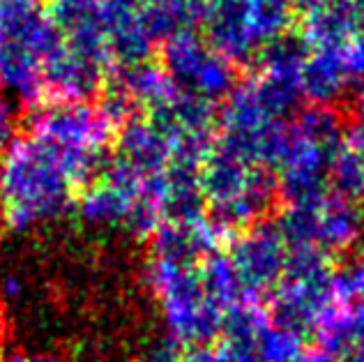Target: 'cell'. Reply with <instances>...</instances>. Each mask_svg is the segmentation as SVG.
<instances>
[{"mask_svg":"<svg viewBox=\"0 0 364 362\" xmlns=\"http://www.w3.org/2000/svg\"><path fill=\"white\" fill-rule=\"evenodd\" d=\"M81 189L70 159L28 132L0 150V222L9 231H31L63 217Z\"/></svg>","mask_w":364,"mask_h":362,"instance_id":"7a4b0ae2","label":"cell"},{"mask_svg":"<svg viewBox=\"0 0 364 362\" xmlns=\"http://www.w3.org/2000/svg\"><path fill=\"white\" fill-rule=\"evenodd\" d=\"M60 40L40 0H0V90L21 109L46 100L44 63Z\"/></svg>","mask_w":364,"mask_h":362,"instance_id":"277c9868","label":"cell"},{"mask_svg":"<svg viewBox=\"0 0 364 362\" xmlns=\"http://www.w3.org/2000/svg\"><path fill=\"white\" fill-rule=\"evenodd\" d=\"M277 224L291 250L311 247L334 259L350 252L364 238V203L328 192L309 203L284 206Z\"/></svg>","mask_w":364,"mask_h":362,"instance_id":"30bf717a","label":"cell"},{"mask_svg":"<svg viewBox=\"0 0 364 362\" xmlns=\"http://www.w3.org/2000/svg\"><path fill=\"white\" fill-rule=\"evenodd\" d=\"M346 5L353 12V18H355L358 35H364V0H346Z\"/></svg>","mask_w":364,"mask_h":362,"instance_id":"f1b7e54d","label":"cell"},{"mask_svg":"<svg viewBox=\"0 0 364 362\" xmlns=\"http://www.w3.org/2000/svg\"><path fill=\"white\" fill-rule=\"evenodd\" d=\"M334 259L311 247H293L284 277L267 298L270 319L300 335L316 332L328 312L343 304L337 291Z\"/></svg>","mask_w":364,"mask_h":362,"instance_id":"9c48e42d","label":"cell"},{"mask_svg":"<svg viewBox=\"0 0 364 362\" xmlns=\"http://www.w3.org/2000/svg\"><path fill=\"white\" fill-rule=\"evenodd\" d=\"M291 3L295 7V14H304V12H309V9H314V7L328 3V0H291Z\"/></svg>","mask_w":364,"mask_h":362,"instance_id":"f546056e","label":"cell"},{"mask_svg":"<svg viewBox=\"0 0 364 362\" xmlns=\"http://www.w3.org/2000/svg\"><path fill=\"white\" fill-rule=\"evenodd\" d=\"M346 122L334 107L298 109L286 122L272 174L284 206H302L330 192L332 161L346 139Z\"/></svg>","mask_w":364,"mask_h":362,"instance_id":"3957f363","label":"cell"},{"mask_svg":"<svg viewBox=\"0 0 364 362\" xmlns=\"http://www.w3.org/2000/svg\"><path fill=\"white\" fill-rule=\"evenodd\" d=\"M111 157L139 176L152 178L173 166L176 150L166 129L146 113H139L118 127Z\"/></svg>","mask_w":364,"mask_h":362,"instance_id":"4fadbf2b","label":"cell"},{"mask_svg":"<svg viewBox=\"0 0 364 362\" xmlns=\"http://www.w3.org/2000/svg\"><path fill=\"white\" fill-rule=\"evenodd\" d=\"M200 192L208 215L231 235L267 219L279 198L272 169L237 159L217 146L200 166Z\"/></svg>","mask_w":364,"mask_h":362,"instance_id":"8992f818","label":"cell"},{"mask_svg":"<svg viewBox=\"0 0 364 362\" xmlns=\"http://www.w3.org/2000/svg\"><path fill=\"white\" fill-rule=\"evenodd\" d=\"M26 132L60 150L76 169L83 187H88L107 169L118 127L100 104L51 102L33 109Z\"/></svg>","mask_w":364,"mask_h":362,"instance_id":"5b68a950","label":"cell"},{"mask_svg":"<svg viewBox=\"0 0 364 362\" xmlns=\"http://www.w3.org/2000/svg\"><path fill=\"white\" fill-rule=\"evenodd\" d=\"M208 256L194 222L166 224L150 238L146 280L159 304L168 341L178 348L210 346L224 328V312L210 298L200 277V261Z\"/></svg>","mask_w":364,"mask_h":362,"instance_id":"6da1fadb","label":"cell"},{"mask_svg":"<svg viewBox=\"0 0 364 362\" xmlns=\"http://www.w3.org/2000/svg\"><path fill=\"white\" fill-rule=\"evenodd\" d=\"M159 65L182 92L219 107L237 85V68L215 51L196 28H185L159 44Z\"/></svg>","mask_w":364,"mask_h":362,"instance_id":"8fae6325","label":"cell"},{"mask_svg":"<svg viewBox=\"0 0 364 362\" xmlns=\"http://www.w3.org/2000/svg\"><path fill=\"white\" fill-rule=\"evenodd\" d=\"M23 293V282L16 280V275H7L0 280V298L3 300H18Z\"/></svg>","mask_w":364,"mask_h":362,"instance_id":"603a6c76","label":"cell"},{"mask_svg":"<svg viewBox=\"0 0 364 362\" xmlns=\"http://www.w3.org/2000/svg\"><path fill=\"white\" fill-rule=\"evenodd\" d=\"M293 21L291 0H208L198 26L208 44L237 68L291 33Z\"/></svg>","mask_w":364,"mask_h":362,"instance_id":"ba28073f","label":"cell"},{"mask_svg":"<svg viewBox=\"0 0 364 362\" xmlns=\"http://www.w3.org/2000/svg\"><path fill=\"white\" fill-rule=\"evenodd\" d=\"M337 291L343 304H364V254L337 270Z\"/></svg>","mask_w":364,"mask_h":362,"instance_id":"ffe728a7","label":"cell"},{"mask_svg":"<svg viewBox=\"0 0 364 362\" xmlns=\"http://www.w3.org/2000/svg\"><path fill=\"white\" fill-rule=\"evenodd\" d=\"M298 362H339L337 358H332L328 351L318 348H311V351H304V353L298 358Z\"/></svg>","mask_w":364,"mask_h":362,"instance_id":"83f0119b","label":"cell"},{"mask_svg":"<svg viewBox=\"0 0 364 362\" xmlns=\"http://www.w3.org/2000/svg\"><path fill=\"white\" fill-rule=\"evenodd\" d=\"M107 70L83 58L60 40L44 63V90L51 102H90L102 92Z\"/></svg>","mask_w":364,"mask_h":362,"instance_id":"5bb4252c","label":"cell"},{"mask_svg":"<svg viewBox=\"0 0 364 362\" xmlns=\"http://www.w3.org/2000/svg\"><path fill=\"white\" fill-rule=\"evenodd\" d=\"M318 346L339 362H364V304H337L321 321Z\"/></svg>","mask_w":364,"mask_h":362,"instance_id":"e0dca14e","label":"cell"},{"mask_svg":"<svg viewBox=\"0 0 364 362\" xmlns=\"http://www.w3.org/2000/svg\"><path fill=\"white\" fill-rule=\"evenodd\" d=\"M350 85L353 79L343 60V51L318 49L306 53L300 76L302 102L311 107H334L343 100Z\"/></svg>","mask_w":364,"mask_h":362,"instance_id":"9a60e30c","label":"cell"},{"mask_svg":"<svg viewBox=\"0 0 364 362\" xmlns=\"http://www.w3.org/2000/svg\"><path fill=\"white\" fill-rule=\"evenodd\" d=\"M224 252L240 284L245 304H265L284 277L291 247L279 224L274 219H263L233 235Z\"/></svg>","mask_w":364,"mask_h":362,"instance_id":"7c38bea8","label":"cell"},{"mask_svg":"<svg viewBox=\"0 0 364 362\" xmlns=\"http://www.w3.org/2000/svg\"><path fill=\"white\" fill-rule=\"evenodd\" d=\"M330 192L348 198V201L364 203V161L346 144V139H343L337 157L332 161Z\"/></svg>","mask_w":364,"mask_h":362,"instance_id":"d6986e66","label":"cell"},{"mask_svg":"<svg viewBox=\"0 0 364 362\" xmlns=\"http://www.w3.org/2000/svg\"><path fill=\"white\" fill-rule=\"evenodd\" d=\"M304 335L272 319L265 323L256 337V353L261 362H298L304 353Z\"/></svg>","mask_w":364,"mask_h":362,"instance_id":"ac0fdd59","label":"cell"},{"mask_svg":"<svg viewBox=\"0 0 364 362\" xmlns=\"http://www.w3.org/2000/svg\"><path fill=\"white\" fill-rule=\"evenodd\" d=\"M157 3L166 5L168 9H173V12L180 16V21L187 28H196L208 0H157Z\"/></svg>","mask_w":364,"mask_h":362,"instance_id":"7402d4cb","label":"cell"},{"mask_svg":"<svg viewBox=\"0 0 364 362\" xmlns=\"http://www.w3.org/2000/svg\"><path fill=\"white\" fill-rule=\"evenodd\" d=\"M353 111H355V125L364 127V74L355 81V97H353Z\"/></svg>","mask_w":364,"mask_h":362,"instance_id":"cb8c5ba5","label":"cell"},{"mask_svg":"<svg viewBox=\"0 0 364 362\" xmlns=\"http://www.w3.org/2000/svg\"><path fill=\"white\" fill-rule=\"evenodd\" d=\"M180 362H213V353H210V346L182 348Z\"/></svg>","mask_w":364,"mask_h":362,"instance_id":"484cf974","label":"cell"},{"mask_svg":"<svg viewBox=\"0 0 364 362\" xmlns=\"http://www.w3.org/2000/svg\"><path fill=\"white\" fill-rule=\"evenodd\" d=\"M21 134V107L9 97H0V150Z\"/></svg>","mask_w":364,"mask_h":362,"instance_id":"44dd1931","label":"cell"},{"mask_svg":"<svg viewBox=\"0 0 364 362\" xmlns=\"http://www.w3.org/2000/svg\"><path fill=\"white\" fill-rule=\"evenodd\" d=\"M346 144L358 152V157L364 161V127L350 125L346 129Z\"/></svg>","mask_w":364,"mask_h":362,"instance_id":"d4e9b609","label":"cell"},{"mask_svg":"<svg viewBox=\"0 0 364 362\" xmlns=\"http://www.w3.org/2000/svg\"><path fill=\"white\" fill-rule=\"evenodd\" d=\"M289 118L256 76L249 74L219 104L215 146L237 159L272 169L279 157Z\"/></svg>","mask_w":364,"mask_h":362,"instance_id":"52a82bcc","label":"cell"},{"mask_svg":"<svg viewBox=\"0 0 364 362\" xmlns=\"http://www.w3.org/2000/svg\"><path fill=\"white\" fill-rule=\"evenodd\" d=\"M0 362H63L58 356L51 353H35V356H23V353H12L0 358Z\"/></svg>","mask_w":364,"mask_h":362,"instance_id":"4316f807","label":"cell"},{"mask_svg":"<svg viewBox=\"0 0 364 362\" xmlns=\"http://www.w3.org/2000/svg\"><path fill=\"white\" fill-rule=\"evenodd\" d=\"M355 35H358V26L346 0H328V3L300 14L298 37L309 51H318V49L343 51Z\"/></svg>","mask_w":364,"mask_h":362,"instance_id":"2e32d148","label":"cell"}]
</instances>
